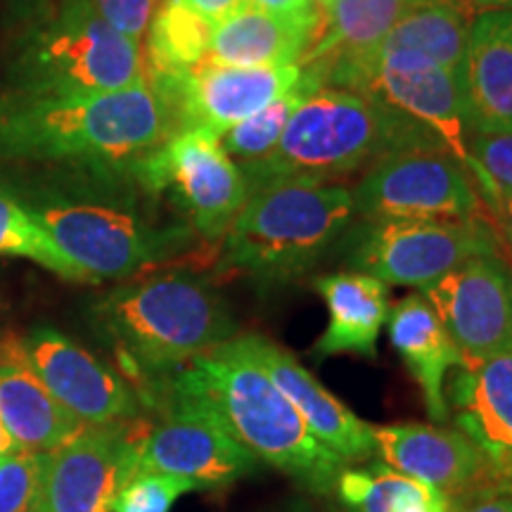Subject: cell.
Returning <instances> with one entry per match:
<instances>
[{"label": "cell", "instance_id": "obj_27", "mask_svg": "<svg viewBox=\"0 0 512 512\" xmlns=\"http://www.w3.org/2000/svg\"><path fill=\"white\" fill-rule=\"evenodd\" d=\"M214 24L183 0H162L147 24V74H178L209 55Z\"/></svg>", "mask_w": 512, "mask_h": 512}, {"label": "cell", "instance_id": "obj_37", "mask_svg": "<svg viewBox=\"0 0 512 512\" xmlns=\"http://www.w3.org/2000/svg\"><path fill=\"white\" fill-rule=\"evenodd\" d=\"M486 211H489V219L494 223V228L503 230L501 240L512 245V195L503 197V200L491 204V207H486Z\"/></svg>", "mask_w": 512, "mask_h": 512}, {"label": "cell", "instance_id": "obj_13", "mask_svg": "<svg viewBox=\"0 0 512 512\" xmlns=\"http://www.w3.org/2000/svg\"><path fill=\"white\" fill-rule=\"evenodd\" d=\"M143 422L86 427L46 456L36 512H112L121 486L136 475Z\"/></svg>", "mask_w": 512, "mask_h": 512}, {"label": "cell", "instance_id": "obj_29", "mask_svg": "<svg viewBox=\"0 0 512 512\" xmlns=\"http://www.w3.org/2000/svg\"><path fill=\"white\" fill-rule=\"evenodd\" d=\"M0 254L22 256L69 283H83L81 273L64 259V254L38 223L34 211L19 207L3 192H0Z\"/></svg>", "mask_w": 512, "mask_h": 512}, {"label": "cell", "instance_id": "obj_6", "mask_svg": "<svg viewBox=\"0 0 512 512\" xmlns=\"http://www.w3.org/2000/svg\"><path fill=\"white\" fill-rule=\"evenodd\" d=\"M15 76L22 91L53 95L112 93L147 83L140 41L79 0H60L57 15L31 31L19 48Z\"/></svg>", "mask_w": 512, "mask_h": 512}, {"label": "cell", "instance_id": "obj_4", "mask_svg": "<svg viewBox=\"0 0 512 512\" xmlns=\"http://www.w3.org/2000/svg\"><path fill=\"white\" fill-rule=\"evenodd\" d=\"M356 219L354 195L337 183L280 181L249 192L223 238L219 268L273 292L318 266Z\"/></svg>", "mask_w": 512, "mask_h": 512}, {"label": "cell", "instance_id": "obj_25", "mask_svg": "<svg viewBox=\"0 0 512 512\" xmlns=\"http://www.w3.org/2000/svg\"><path fill=\"white\" fill-rule=\"evenodd\" d=\"M389 337L408 373L418 382L425 408L434 422H448L446 377L463 366V356L432 309L425 294H408L389 313Z\"/></svg>", "mask_w": 512, "mask_h": 512}, {"label": "cell", "instance_id": "obj_14", "mask_svg": "<svg viewBox=\"0 0 512 512\" xmlns=\"http://www.w3.org/2000/svg\"><path fill=\"white\" fill-rule=\"evenodd\" d=\"M463 366L512 349V268L501 252L479 254L425 292Z\"/></svg>", "mask_w": 512, "mask_h": 512}, {"label": "cell", "instance_id": "obj_44", "mask_svg": "<svg viewBox=\"0 0 512 512\" xmlns=\"http://www.w3.org/2000/svg\"><path fill=\"white\" fill-rule=\"evenodd\" d=\"M316 3H318V0H316Z\"/></svg>", "mask_w": 512, "mask_h": 512}, {"label": "cell", "instance_id": "obj_10", "mask_svg": "<svg viewBox=\"0 0 512 512\" xmlns=\"http://www.w3.org/2000/svg\"><path fill=\"white\" fill-rule=\"evenodd\" d=\"M152 195H169L188 226L207 242H221L245 207L249 188L240 166L204 131H178L131 164Z\"/></svg>", "mask_w": 512, "mask_h": 512}, {"label": "cell", "instance_id": "obj_30", "mask_svg": "<svg viewBox=\"0 0 512 512\" xmlns=\"http://www.w3.org/2000/svg\"><path fill=\"white\" fill-rule=\"evenodd\" d=\"M484 207L512 195V131H467V164Z\"/></svg>", "mask_w": 512, "mask_h": 512}, {"label": "cell", "instance_id": "obj_2", "mask_svg": "<svg viewBox=\"0 0 512 512\" xmlns=\"http://www.w3.org/2000/svg\"><path fill=\"white\" fill-rule=\"evenodd\" d=\"M169 387L195 396L256 458L278 467L304 489L328 496L347 465L313 437L292 401L247 347L230 337L169 377Z\"/></svg>", "mask_w": 512, "mask_h": 512}, {"label": "cell", "instance_id": "obj_33", "mask_svg": "<svg viewBox=\"0 0 512 512\" xmlns=\"http://www.w3.org/2000/svg\"><path fill=\"white\" fill-rule=\"evenodd\" d=\"M368 472L370 486L366 498L358 505L361 512H401L406 505L430 498L437 491L430 484L401 475L387 465H373Z\"/></svg>", "mask_w": 512, "mask_h": 512}, {"label": "cell", "instance_id": "obj_23", "mask_svg": "<svg viewBox=\"0 0 512 512\" xmlns=\"http://www.w3.org/2000/svg\"><path fill=\"white\" fill-rule=\"evenodd\" d=\"M0 422L24 451L50 453L86 430L29 366L19 342H0Z\"/></svg>", "mask_w": 512, "mask_h": 512}, {"label": "cell", "instance_id": "obj_40", "mask_svg": "<svg viewBox=\"0 0 512 512\" xmlns=\"http://www.w3.org/2000/svg\"><path fill=\"white\" fill-rule=\"evenodd\" d=\"M460 3L470 5L479 15L489 10H512V0H460Z\"/></svg>", "mask_w": 512, "mask_h": 512}, {"label": "cell", "instance_id": "obj_16", "mask_svg": "<svg viewBox=\"0 0 512 512\" xmlns=\"http://www.w3.org/2000/svg\"><path fill=\"white\" fill-rule=\"evenodd\" d=\"M411 0H339L320 8V31L299 62L318 88L368 93L380 48Z\"/></svg>", "mask_w": 512, "mask_h": 512}, {"label": "cell", "instance_id": "obj_36", "mask_svg": "<svg viewBox=\"0 0 512 512\" xmlns=\"http://www.w3.org/2000/svg\"><path fill=\"white\" fill-rule=\"evenodd\" d=\"M188 8H192L197 15L207 19V22L219 27L221 22H226L230 15H235L240 8H245L247 0H183Z\"/></svg>", "mask_w": 512, "mask_h": 512}, {"label": "cell", "instance_id": "obj_35", "mask_svg": "<svg viewBox=\"0 0 512 512\" xmlns=\"http://www.w3.org/2000/svg\"><path fill=\"white\" fill-rule=\"evenodd\" d=\"M451 512H512V496L501 491H479L453 501Z\"/></svg>", "mask_w": 512, "mask_h": 512}, {"label": "cell", "instance_id": "obj_31", "mask_svg": "<svg viewBox=\"0 0 512 512\" xmlns=\"http://www.w3.org/2000/svg\"><path fill=\"white\" fill-rule=\"evenodd\" d=\"M46 456L48 453L22 448L0 458V512H36Z\"/></svg>", "mask_w": 512, "mask_h": 512}, {"label": "cell", "instance_id": "obj_43", "mask_svg": "<svg viewBox=\"0 0 512 512\" xmlns=\"http://www.w3.org/2000/svg\"><path fill=\"white\" fill-rule=\"evenodd\" d=\"M335 3H339V0H318L320 8H328V5H335Z\"/></svg>", "mask_w": 512, "mask_h": 512}, {"label": "cell", "instance_id": "obj_41", "mask_svg": "<svg viewBox=\"0 0 512 512\" xmlns=\"http://www.w3.org/2000/svg\"><path fill=\"white\" fill-rule=\"evenodd\" d=\"M17 451H22V448H19L15 441H12L8 430L3 427V422H0V458L12 456V453H17Z\"/></svg>", "mask_w": 512, "mask_h": 512}, {"label": "cell", "instance_id": "obj_5", "mask_svg": "<svg viewBox=\"0 0 512 512\" xmlns=\"http://www.w3.org/2000/svg\"><path fill=\"white\" fill-rule=\"evenodd\" d=\"M93 323L131 373L155 382L238 335L226 299L185 273L121 285L98 299Z\"/></svg>", "mask_w": 512, "mask_h": 512}, {"label": "cell", "instance_id": "obj_11", "mask_svg": "<svg viewBox=\"0 0 512 512\" xmlns=\"http://www.w3.org/2000/svg\"><path fill=\"white\" fill-rule=\"evenodd\" d=\"M366 221L479 219L486 207L470 171L441 147H408L368 166L351 190Z\"/></svg>", "mask_w": 512, "mask_h": 512}, {"label": "cell", "instance_id": "obj_34", "mask_svg": "<svg viewBox=\"0 0 512 512\" xmlns=\"http://www.w3.org/2000/svg\"><path fill=\"white\" fill-rule=\"evenodd\" d=\"M79 3H86L114 29L136 41L145 36L147 24L157 8V0H79Z\"/></svg>", "mask_w": 512, "mask_h": 512}, {"label": "cell", "instance_id": "obj_19", "mask_svg": "<svg viewBox=\"0 0 512 512\" xmlns=\"http://www.w3.org/2000/svg\"><path fill=\"white\" fill-rule=\"evenodd\" d=\"M373 439L384 465L430 484L451 503L489 491L482 453L460 430L406 422L373 427Z\"/></svg>", "mask_w": 512, "mask_h": 512}, {"label": "cell", "instance_id": "obj_8", "mask_svg": "<svg viewBox=\"0 0 512 512\" xmlns=\"http://www.w3.org/2000/svg\"><path fill=\"white\" fill-rule=\"evenodd\" d=\"M494 252H501V242L489 211L465 221H366L349 238L354 271L422 292L465 261Z\"/></svg>", "mask_w": 512, "mask_h": 512}, {"label": "cell", "instance_id": "obj_7", "mask_svg": "<svg viewBox=\"0 0 512 512\" xmlns=\"http://www.w3.org/2000/svg\"><path fill=\"white\" fill-rule=\"evenodd\" d=\"M34 214L83 283L131 278L181 252L190 240L185 228H159L133 209L112 204L57 202Z\"/></svg>", "mask_w": 512, "mask_h": 512}, {"label": "cell", "instance_id": "obj_9", "mask_svg": "<svg viewBox=\"0 0 512 512\" xmlns=\"http://www.w3.org/2000/svg\"><path fill=\"white\" fill-rule=\"evenodd\" d=\"M159 399V420L140 427L138 472H159L195 482L200 489H223L254 475L261 460L230 434L207 403L162 382L145 399Z\"/></svg>", "mask_w": 512, "mask_h": 512}, {"label": "cell", "instance_id": "obj_17", "mask_svg": "<svg viewBox=\"0 0 512 512\" xmlns=\"http://www.w3.org/2000/svg\"><path fill=\"white\" fill-rule=\"evenodd\" d=\"M411 119L441 150L467 164V119L460 79L430 57L399 50L380 57L368 93Z\"/></svg>", "mask_w": 512, "mask_h": 512}, {"label": "cell", "instance_id": "obj_28", "mask_svg": "<svg viewBox=\"0 0 512 512\" xmlns=\"http://www.w3.org/2000/svg\"><path fill=\"white\" fill-rule=\"evenodd\" d=\"M316 91H320V88L302 69V83L297 88H292L290 93H285L283 98L271 102L261 112H256L254 117L228 128L221 136V147L238 166L259 162V159L268 157L275 150V145L280 143V136H283L292 112L302 105L304 98H309Z\"/></svg>", "mask_w": 512, "mask_h": 512}, {"label": "cell", "instance_id": "obj_32", "mask_svg": "<svg viewBox=\"0 0 512 512\" xmlns=\"http://www.w3.org/2000/svg\"><path fill=\"white\" fill-rule=\"evenodd\" d=\"M200 489L195 482L159 472H138L121 486L112 512H171L178 498Z\"/></svg>", "mask_w": 512, "mask_h": 512}, {"label": "cell", "instance_id": "obj_18", "mask_svg": "<svg viewBox=\"0 0 512 512\" xmlns=\"http://www.w3.org/2000/svg\"><path fill=\"white\" fill-rule=\"evenodd\" d=\"M446 403L456 430L482 453L489 491L512 496V349L456 368Z\"/></svg>", "mask_w": 512, "mask_h": 512}, {"label": "cell", "instance_id": "obj_22", "mask_svg": "<svg viewBox=\"0 0 512 512\" xmlns=\"http://www.w3.org/2000/svg\"><path fill=\"white\" fill-rule=\"evenodd\" d=\"M320 31V5L280 15L245 5L214 29L209 60L230 67H290L309 53Z\"/></svg>", "mask_w": 512, "mask_h": 512}, {"label": "cell", "instance_id": "obj_21", "mask_svg": "<svg viewBox=\"0 0 512 512\" xmlns=\"http://www.w3.org/2000/svg\"><path fill=\"white\" fill-rule=\"evenodd\" d=\"M460 91L467 131H512V10H489L475 19Z\"/></svg>", "mask_w": 512, "mask_h": 512}, {"label": "cell", "instance_id": "obj_39", "mask_svg": "<svg viewBox=\"0 0 512 512\" xmlns=\"http://www.w3.org/2000/svg\"><path fill=\"white\" fill-rule=\"evenodd\" d=\"M401 512H451V501L444 494H439V491H434L430 498L406 505Z\"/></svg>", "mask_w": 512, "mask_h": 512}, {"label": "cell", "instance_id": "obj_15", "mask_svg": "<svg viewBox=\"0 0 512 512\" xmlns=\"http://www.w3.org/2000/svg\"><path fill=\"white\" fill-rule=\"evenodd\" d=\"M19 344L48 392L83 425H117L143 413L140 392L62 332L36 328Z\"/></svg>", "mask_w": 512, "mask_h": 512}, {"label": "cell", "instance_id": "obj_1", "mask_svg": "<svg viewBox=\"0 0 512 512\" xmlns=\"http://www.w3.org/2000/svg\"><path fill=\"white\" fill-rule=\"evenodd\" d=\"M174 133L150 83L95 95H0V159L133 164Z\"/></svg>", "mask_w": 512, "mask_h": 512}, {"label": "cell", "instance_id": "obj_24", "mask_svg": "<svg viewBox=\"0 0 512 512\" xmlns=\"http://www.w3.org/2000/svg\"><path fill=\"white\" fill-rule=\"evenodd\" d=\"M313 290L328 306V328L313 344L311 354L377 356V337L389 318V292L382 280L361 271L320 275Z\"/></svg>", "mask_w": 512, "mask_h": 512}, {"label": "cell", "instance_id": "obj_38", "mask_svg": "<svg viewBox=\"0 0 512 512\" xmlns=\"http://www.w3.org/2000/svg\"><path fill=\"white\" fill-rule=\"evenodd\" d=\"M249 5L259 10L268 12H280V15H297V12H304L316 5V0H247Z\"/></svg>", "mask_w": 512, "mask_h": 512}, {"label": "cell", "instance_id": "obj_3", "mask_svg": "<svg viewBox=\"0 0 512 512\" xmlns=\"http://www.w3.org/2000/svg\"><path fill=\"white\" fill-rule=\"evenodd\" d=\"M408 147L439 145L373 95L320 88L292 112L271 155L240 171L249 192L280 181L332 183Z\"/></svg>", "mask_w": 512, "mask_h": 512}, {"label": "cell", "instance_id": "obj_26", "mask_svg": "<svg viewBox=\"0 0 512 512\" xmlns=\"http://www.w3.org/2000/svg\"><path fill=\"white\" fill-rule=\"evenodd\" d=\"M477 17L479 12L460 0H411L384 38L380 57L411 50L430 57L460 79L467 38Z\"/></svg>", "mask_w": 512, "mask_h": 512}, {"label": "cell", "instance_id": "obj_42", "mask_svg": "<svg viewBox=\"0 0 512 512\" xmlns=\"http://www.w3.org/2000/svg\"><path fill=\"white\" fill-rule=\"evenodd\" d=\"M498 242H501V249L505 252V261H508L510 268H512V245H508V242L501 240V235H498Z\"/></svg>", "mask_w": 512, "mask_h": 512}, {"label": "cell", "instance_id": "obj_20", "mask_svg": "<svg viewBox=\"0 0 512 512\" xmlns=\"http://www.w3.org/2000/svg\"><path fill=\"white\" fill-rule=\"evenodd\" d=\"M247 347L271 380L292 401L313 437L342 460L344 465H358L375 458L373 425L351 413L335 394L306 370L285 347L256 332H247Z\"/></svg>", "mask_w": 512, "mask_h": 512}, {"label": "cell", "instance_id": "obj_12", "mask_svg": "<svg viewBox=\"0 0 512 512\" xmlns=\"http://www.w3.org/2000/svg\"><path fill=\"white\" fill-rule=\"evenodd\" d=\"M166 102L178 131H204L221 138L228 128L254 117L302 83V67H230L209 57L178 74H147Z\"/></svg>", "mask_w": 512, "mask_h": 512}]
</instances>
